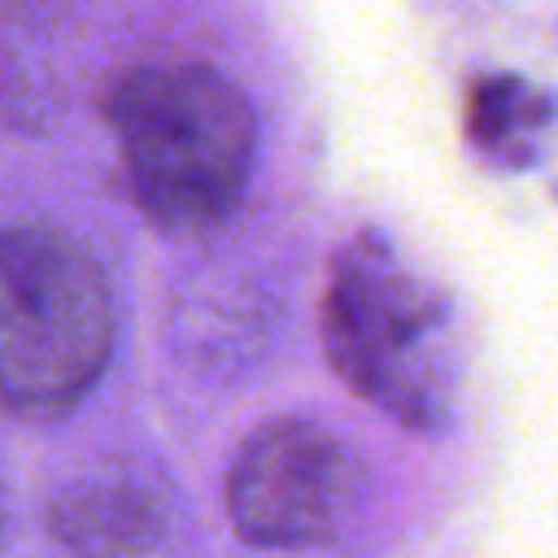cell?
Instances as JSON below:
<instances>
[{"instance_id": "obj_1", "label": "cell", "mask_w": 558, "mask_h": 558, "mask_svg": "<svg viewBox=\"0 0 558 558\" xmlns=\"http://www.w3.org/2000/svg\"><path fill=\"white\" fill-rule=\"evenodd\" d=\"M135 205L170 227L218 222L244 192L257 157V118L244 92L201 61L135 65L105 92Z\"/></svg>"}, {"instance_id": "obj_2", "label": "cell", "mask_w": 558, "mask_h": 558, "mask_svg": "<svg viewBox=\"0 0 558 558\" xmlns=\"http://www.w3.org/2000/svg\"><path fill=\"white\" fill-rule=\"evenodd\" d=\"M323 344L331 371L405 427L449 418L458 388L453 305L379 231H357L331 262L323 292Z\"/></svg>"}, {"instance_id": "obj_3", "label": "cell", "mask_w": 558, "mask_h": 558, "mask_svg": "<svg viewBox=\"0 0 558 558\" xmlns=\"http://www.w3.org/2000/svg\"><path fill=\"white\" fill-rule=\"evenodd\" d=\"M113 353V296L96 257L57 227H0V405L74 410Z\"/></svg>"}, {"instance_id": "obj_4", "label": "cell", "mask_w": 558, "mask_h": 558, "mask_svg": "<svg viewBox=\"0 0 558 558\" xmlns=\"http://www.w3.org/2000/svg\"><path fill=\"white\" fill-rule=\"evenodd\" d=\"M353 484L357 466L340 436L305 418H275L235 449L222 506L240 541L301 549L336 532Z\"/></svg>"}, {"instance_id": "obj_5", "label": "cell", "mask_w": 558, "mask_h": 558, "mask_svg": "<svg viewBox=\"0 0 558 558\" xmlns=\"http://www.w3.org/2000/svg\"><path fill=\"white\" fill-rule=\"evenodd\" d=\"M48 532L74 558H144L166 532V493L144 471L105 462L57 493Z\"/></svg>"}, {"instance_id": "obj_6", "label": "cell", "mask_w": 558, "mask_h": 558, "mask_svg": "<svg viewBox=\"0 0 558 558\" xmlns=\"http://www.w3.org/2000/svg\"><path fill=\"white\" fill-rule=\"evenodd\" d=\"M0 17V92L17 100V118H48V92H57V39L65 26V4L4 0Z\"/></svg>"}, {"instance_id": "obj_7", "label": "cell", "mask_w": 558, "mask_h": 558, "mask_svg": "<svg viewBox=\"0 0 558 558\" xmlns=\"http://www.w3.org/2000/svg\"><path fill=\"white\" fill-rule=\"evenodd\" d=\"M545 122H549V100L514 74L480 78L466 92V135L475 140V148L501 161L519 166Z\"/></svg>"}]
</instances>
